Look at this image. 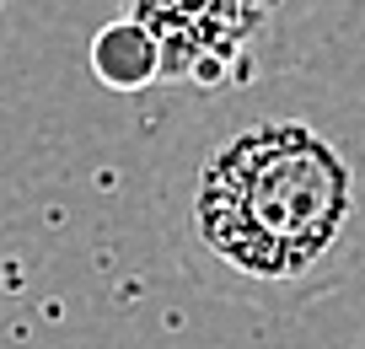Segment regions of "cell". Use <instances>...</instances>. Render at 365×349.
<instances>
[{
  "instance_id": "6da1fadb",
  "label": "cell",
  "mask_w": 365,
  "mask_h": 349,
  "mask_svg": "<svg viewBox=\"0 0 365 349\" xmlns=\"http://www.w3.org/2000/svg\"><path fill=\"white\" fill-rule=\"evenodd\" d=\"M156 226L205 295L301 312L365 269V102L263 70L205 91L156 151Z\"/></svg>"
},
{
  "instance_id": "7a4b0ae2",
  "label": "cell",
  "mask_w": 365,
  "mask_h": 349,
  "mask_svg": "<svg viewBox=\"0 0 365 349\" xmlns=\"http://www.w3.org/2000/svg\"><path fill=\"white\" fill-rule=\"evenodd\" d=\"M365 16V0H252V70H301Z\"/></svg>"
},
{
  "instance_id": "3957f363",
  "label": "cell",
  "mask_w": 365,
  "mask_h": 349,
  "mask_svg": "<svg viewBox=\"0 0 365 349\" xmlns=\"http://www.w3.org/2000/svg\"><path fill=\"white\" fill-rule=\"evenodd\" d=\"M91 70L113 91H145L161 81L167 54H161V38L140 16H118V22H108L91 38Z\"/></svg>"
}]
</instances>
